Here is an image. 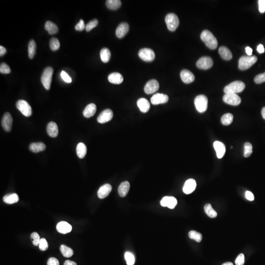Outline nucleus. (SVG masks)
Segmentation results:
<instances>
[{
	"mask_svg": "<svg viewBox=\"0 0 265 265\" xmlns=\"http://www.w3.org/2000/svg\"><path fill=\"white\" fill-rule=\"evenodd\" d=\"M201 40L211 49H215L218 47V41L212 32L208 30H204L200 36Z\"/></svg>",
	"mask_w": 265,
	"mask_h": 265,
	"instance_id": "f257e3e1",
	"label": "nucleus"
},
{
	"mask_svg": "<svg viewBox=\"0 0 265 265\" xmlns=\"http://www.w3.org/2000/svg\"><path fill=\"white\" fill-rule=\"evenodd\" d=\"M246 87L245 83L241 81H237L231 83L225 87L224 92L225 94L227 93H233L236 94L237 93H240L244 91Z\"/></svg>",
	"mask_w": 265,
	"mask_h": 265,
	"instance_id": "f03ea898",
	"label": "nucleus"
},
{
	"mask_svg": "<svg viewBox=\"0 0 265 265\" xmlns=\"http://www.w3.org/2000/svg\"><path fill=\"white\" fill-rule=\"evenodd\" d=\"M257 61V57L255 56H242L239 59V69L241 70L249 69L256 63Z\"/></svg>",
	"mask_w": 265,
	"mask_h": 265,
	"instance_id": "7ed1b4c3",
	"label": "nucleus"
},
{
	"mask_svg": "<svg viewBox=\"0 0 265 265\" xmlns=\"http://www.w3.org/2000/svg\"><path fill=\"white\" fill-rule=\"evenodd\" d=\"M53 72L52 67H47L44 69L42 74L41 81L44 88L47 90L50 89Z\"/></svg>",
	"mask_w": 265,
	"mask_h": 265,
	"instance_id": "20e7f679",
	"label": "nucleus"
},
{
	"mask_svg": "<svg viewBox=\"0 0 265 265\" xmlns=\"http://www.w3.org/2000/svg\"><path fill=\"white\" fill-rule=\"evenodd\" d=\"M194 102L197 111L200 113H204L207 110L208 100L205 95H198L195 97Z\"/></svg>",
	"mask_w": 265,
	"mask_h": 265,
	"instance_id": "39448f33",
	"label": "nucleus"
},
{
	"mask_svg": "<svg viewBox=\"0 0 265 265\" xmlns=\"http://www.w3.org/2000/svg\"><path fill=\"white\" fill-rule=\"evenodd\" d=\"M165 21L168 29L172 32L175 31L179 24L178 17L173 13H169L166 15Z\"/></svg>",
	"mask_w": 265,
	"mask_h": 265,
	"instance_id": "423d86ee",
	"label": "nucleus"
},
{
	"mask_svg": "<svg viewBox=\"0 0 265 265\" xmlns=\"http://www.w3.org/2000/svg\"><path fill=\"white\" fill-rule=\"evenodd\" d=\"M17 109L24 116L29 117L32 114V109L31 106L26 101L24 100H18L16 104Z\"/></svg>",
	"mask_w": 265,
	"mask_h": 265,
	"instance_id": "0eeeda50",
	"label": "nucleus"
},
{
	"mask_svg": "<svg viewBox=\"0 0 265 265\" xmlns=\"http://www.w3.org/2000/svg\"><path fill=\"white\" fill-rule=\"evenodd\" d=\"M139 56L142 60L145 62H151L154 60L155 54L152 49L143 48L139 52Z\"/></svg>",
	"mask_w": 265,
	"mask_h": 265,
	"instance_id": "6e6552de",
	"label": "nucleus"
},
{
	"mask_svg": "<svg viewBox=\"0 0 265 265\" xmlns=\"http://www.w3.org/2000/svg\"><path fill=\"white\" fill-rule=\"evenodd\" d=\"M223 100L225 103L232 106H238L241 102V99L237 94L233 93L225 94L223 97Z\"/></svg>",
	"mask_w": 265,
	"mask_h": 265,
	"instance_id": "1a4fd4ad",
	"label": "nucleus"
},
{
	"mask_svg": "<svg viewBox=\"0 0 265 265\" xmlns=\"http://www.w3.org/2000/svg\"><path fill=\"white\" fill-rule=\"evenodd\" d=\"M213 65V60L209 57H201L196 62V66L200 69H209L211 67H212Z\"/></svg>",
	"mask_w": 265,
	"mask_h": 265,
	"instance_id": "9d476101",
	"label": "nucleus"
},
{
	"mask_svg": "<svg viewBox=\"0 0 265 265\" xmlns=\"http://www.w3.org/2000/svg\"><path fill=\"white\" fill-rule=\"evenodd\" d=\"M160 85L158 82L156 80H150L145 84L144 91L146 94H150L156 92L158 91Z\"/></svg>",
	"mask_w": 265,
	"mask_h": 265,
	"instance_id": "9b49d317",
	"label": "nucleus"
},
{
	"mask_svg": "<svg viewBox=\"0 0 265 265\" xmlns=\"http://www.w3.org/2000/svg\"><path fill=\"white\" fill-rule=\"evenodd\" d=\"M113 112L111 109H106L101 112L97 118V121L100 123L108 122L113 118Z\"/></svg>",
	"mask_w": 265,
	"mask_h": 265,
	"instance_id": "f8f14e48",
	"label": "nucleus"
},
{
	"mask_svg": "<svg viewBox=\"0 0 265 265\" xmlns=\"http://www.w3.org/2000/svg\"><path fill=\"white\" fill-rule=\"evenodd\" d=\"M13 119L9 113H6L3 115L2 120V126L6 132L11 131L12 128Z\"/></svg>",
	"mask_w": 265,
	"mask_h": 265,
	"instance_id": "ddd939ff",
	"label": "nucleus"
},
{
	"mask_svg": "<svg viewBox=\"0 0 265 265\" xmlns=\"http://www.w3.org/2000/svg\"><path fill=\"white\" fill-rule=\"evenodd\" d=\"M169 101V96L166 94L162 93H156L153 95L151 98V103L154 105H159L160 104H165Z\"/></svg>",
	"mask_w": 265,
	"mask_h": 265,
	"instance_id": "4468645a",
	"label": "nucleus"
},
{
	"mask_svg": "<svg viewBox=\"0 0 265 265\" xmlns=\"http://www.w3.org/2000/svg\"><path fill=\"white\" fill-rule=\"evenodd\" d=\"M177 204V200L173 196H165L160 201V205L163 207H167L169 209H174Z\"/></svg>",
	"mask_w": 265,
	"mask_h": 265,
	"instance_id": "2eb2a0df",
	"label": "nucleus"
},
{
	"mask_svg": "<svg viewBox=\"0 0 265 265\" xmlns=\"http://www.w3.org/2000/svg\"><path fill=\"white\" fill-rule=\"evenodd\" d=\"M129 30V24L126 22H122L118 26L115 31V34L118 38H122L127 33Z\"/></svg>",
	"mask_w": 265,
	"mask_h": 265,
	"instance_id": "dca6fc26",
	"label": "nucleus"
},
{
	"mask_svg": "<svg viewBox=\"0 0 265 265\" xmlns=\"http://www.w3.org/2000/svg\"><path fill=\"white\" fill-rule=\"evenodd\" d=\"M196 187V181L193 179H190L186 181L183 187V190L185 194H189L195 190Z\"/></svg>",
	"mask_w": 265,
	"mask_h": 265,
	"instance_id": "f3484780",
	"label": "nucleus"
},
{
	"mask_svg": "<svg viewBox=\"0 0 265 265\" xmlns=\"http://www.w3.org/2000/svg\"><path fill=\"white\" fill-rule=\"evenodd\" d=\"M180 77L183 82L190 83L194 82L195 79L194 75L189 70L184 69L180 73Z\"/></svg>",
	"mask_w": 265,
	"mask_h": 265,
	"instance_id": "a211bd4d",
	"label": "nucleus"
},
{
	"mask_svg": "<svg viewBox=\"0 0 265 265\" xmlns=\"http://www.w3.org/2000/svg\"><path fill=\"white\" fill-rule=\"evenodd\" d=\"M214 147L216 151V156L219 159L222 158L224 155L226 148L223 143L219 141H216L214 143Z\"/></svg>",
	"mask_w": 265,
	"mask_h": 265,
	"instance_id": "6ab92c4d",
	"label": "nucleus"
},
{
	"mask_svg": "<svg viewBox=\"0 0 265 265\" xmlns=\"http://www.w3.org/2000/svg\"><path fill=\"white\" fill-rule=\"evenodd\" d=\"M112 187L111 185L109 184L104 185L99 188L97 193L99 199H104L108 196L109 193L112 191Z\"/></svg>",
	"mask_w": 265,
	"mask_h": 265,
	"instance_id": "aec40b11",
	"label": "nucleus"
},
{
	"mask_svg": "<svg viewBox=\"0 0 265 265\" xmlns=\"http://www.w3.org/2000/svg\"><path fill=\"white\" fill-rule=\"evenodd\" d=\"M46 130L48 135L52 138H56L58 135V127L54 122H50L48 124Z\"/></svg>",
	"mask_w": 265,
	"mask_h": 265,
	"instance_id": "412c9836",
	"label": "nucleus"
},
{
	"mask_svg": "<svg viewBox=\"0 0 265 265\" xmlns=\"http://www.w3.org/2000/svg\"><path fill=\"white\" fill-rule=\"evenodd\" d=\"M57 229L59 233L65 234L71 231L72 226L68 222L61 221L57 225Z\"/></svg>",
	"mask_w": 265,
	"mask_h": 265,
	"instance_id": "4be33fe9",
	"label": "nucleus"
},
{
	"mask_svg": "<svg viewBox=\"0 0 265 265\" xmlns=\"http://www.w3.org/2000/svg\"><path fill=\"white\" fill-rule=\"evenodd\" d=\"M108 79L111 83L115 84H120L123 81L122 75L118 72L112 73L109 75Z\"/></svg>",
	"mask_w": 265,
	"mask_h": 265,
	"instance_id": "5701e85b",
	"label": "nucleus"
},
{
	"mask_svg": "<svg viewBox=\"0 0 265 265\" xmlns=\"http://www.w3.org/2000/svg\"><path fill=\"white\" fill-rule=\"evenodd\" d=\"M137 105L141 112L146 113L149 110L150 103L146 99L144 98H140L137 101Z\"/></svg>",
	"mask_w": 265,
	"mask_h": 265,
	"instance_id": "b1692460",
	"label": "nucleus"
},
{
	"mask_svg": "<svg viewBox=\"0 0 265 265\" xmlns=\"http://www.w3.org/2000/svg\"><path fill=\"white\" fill-rule=\"evenodd\" d=\"M96 110V106L94 104H89L83 110V116L86 118H91L95 114Z\"/></svg>",
	"mask_w": 265,
	"mask_h": 265,
	"instance_id": "393cba45",
	"label": "nucleus"
},
{
	"mask_svg": "<svg viewBox=\"0 0 265 265\" xmlns=\"http://www.w3.org/2000/svg\"><path fill=\"white\" fill-rule=\"evenodd\" d=\"M130 187V185L128 181H125L121 183L118 189L119 196L122 197L126 196L128 193Z\"/></svg>",
	"mask_w": 265,
	"mask_h": 265,
	"instance_id": "a878e982",
	"label": "nucleus"
},
{
	"mask_svg": "<svg viewBox=\"0 0 265 265\" xmlns=\"http://www.w3.org/2000/svg\"><path fill=\"white\" fill-rule=\"evenodd\" d=\"M219 53L224 60L229 61L232 58V53L226 47H220L219 49Z\"/></svg>",
	"mask_w": 265,
	"mask_h": 265,
	"instance_id": "bb28decb",
	"label": "nucleus"
},
{
	"mask_svg": "<svg viewBox=\"0 0 265 265\" xmlns=\"http://www.w3.org/2000/svg\"><path fill=\"white\" fill-rule=\"evenodd\" d=\"M29 149L33 153H38L45 150V144L41 142L32 143L29 146Z\"/></svg>",
	"mask_w": 265,
	"mask_h": 265,
	"instance_id": "cd10ccee",
	"label": "nucleus"
},
{
	"mask_svg": "<svg viewBox=\"0 0 265 265\" xmlns=\"http://www.w3.org/2000/svg\"><path fill=\"white\" fill-rule=\"evenodd\" d=\"M76 151L79 158L80 159H83L86 156L87 154V146L83 143H79L76 147Z\"/></svg>",
	"mask_w": 265,
	"mask_h": 265,
	"instance_id": "c85d7f7f",
	"label": "nucleus"
},
{
	"mask_svg": "<svg viewBox=\"0 0 265 265\" xmlns=\"http://www.w3.org/2000/svg\"><path fill=\"white\" fill-rule=\"evenodd\" d=\"M45 29L50 35H53L57 33L58 31L57 26L50 21H48L46 22L45 24Z\"/></svg>",
	"mask_w": 265,
	"mask_h": 265,
	"instance_id": "c756f323",
	"label": "nucleus"
},
{
	"mask_svg": "<svg viewBox=\"0 0 265 265\" xmlns=\"http://www.w3.org/2000/svg\"><path fill=\"white\" fill-rule=\"evenodd\" d=\"M4 202L8 204L15 203L19 201V196L16 194H8L3 198Z\"/></svg>",
	"mask_w": 265,
	"mask_h": 265,
	"instance_id": "7c9ffc66",
	"label": "nucleus"
},
{
	"mask_svg": "<svg viewBox=\"0 0 265 265\" xmlns=\"http://www.w3.org/2000/svg\"><path fill=\"white\" fill-rule=\"evenodd\" d=\"M111 52L107 48H104L100 51V58L101 60L104 63L109 62L111 58Z\"/></svg>",
	"mask_w": 265,
	"mask_h": 265,
	"instance_id": "2f4dec72",
	"label": "nucleus"
},
{
	"mask_svg": "<svg viewBox=\"0 0 265 265\" xmlns=\"http://www.w3.org/2000/svg\"><path fill=\"white\" fill-rule=\"evenodd\" d=\"M106 6L109 10H118L121 5V1L119 0H107L106 2Z\"/></svg>",
	"mask_w": 265,
	"mask_h": 265,
	"instance_id": "473e14b6",
	"label": "nucleus"
},
{
	"mask_svg": "<svg viewBox=\"0 0 265 265\" xmlns=\"http://www.w3.org/2000/svg\"><path fill=\"white\" fill-rule=\"evenodd\" d=\"M36 43L35 41L31 40L29 42L28 45V55L29 58L32 59L35 57L36 52Z\"/></svg>",
	"mask_w": 265,
	"mask_h": 265,
	"instance_id": "72a5a7b5",
	"label": "nucleus"
},
{
	"mask_svg": "<svg viewBox=\"0 0 265 265\" xmlns=\"http://www.w3.org/2000/svg\"><path fill=\"white\" fill-rule=\"evenodd\" d=\"M60 250L63 256L66 258L71 257L74 254L73 250L66 245H62L60 247Z\"/></svg>",
	"mask_w": 265,
	"mask_h": 265,
	"instance_id": "f704fd0d",
	"label": "nucleus"
},
{
	"mask_svg": "<svg viewBox=\"0 0 265 265\" xmlns=\"http://www.w3.org/2000/svg\"><path fill=\"white\" fill-rule=\"evenodd\" d=\"M204 210L206 214L210 218H215L217 216V213L215 210L212 208V206L210 204H206L204 206Z\"/></svg>",
	"mask_w": 265,
	"mask_h": 265,
	"instance_id": "c9c22d12",
	"label": "nucleus"
},
{
	"mask_svg": "<svg viewBox=\"0 0 265 265\" xmlns=\"http://www.w3.org/2000/svg\"><path fill=\"white\" fill-rule=\"evenodd\" d=\"M233 120V115L231 113H226L221 117V123L224 125H229L232 123Z\"/></svg>",
	"mask_w": 265,
	"mask_h": 265,
	"instance_id": "e433bc0d",
	"label": "nucleus"
},
{
	"mask_svg": "<svg viewBox=\"0 0 265 265\" xmlns=\"http://www.w3.org/2000/svg\"><path fill=\"white\" fill-rule=\"evenodd\" d=\"M50 48L53 51L58 50L60 47V41L56 37H53L50 41Z\"/></svg>",
	"mask_w": 265,
	"mask_h": 265,
	"instance_id": "4c0bfd02",
	"label": "nucleus"
},
{
	"mask_svg": "<svg viewBox=\"0 0 265 265\" xmlns=\"http://www.w3.org/2000/svg\"><path fill=\"white\" fill-rule=\"evenodd\" d=\"M189 236L190 239L196 241L197 242H200L202 241V236L201 233L196 232L195 231H190L189 233Z\"/></svg>",
	"mask_w": 265,
	"mask_h": 265,
	"instance_id": "58836bf2",
	"label": "nucleus"
},
{
	"mask_svg": "<svg viewBox=\"0 0 265 265\" xmlns=\"http://www.w3.org/2000/svg\"><path fill=\"white\" fill-rule=\"evenodd\" d=\"M244 157L248 158L252 153V145L250 143H246L244 145Z\"/></svg>",
	"mask_w": 265,
	"mask_h": 265,
	"instance_id": "ea45409f",
	"label": "nucleus"
},
{
	"mask_svg": "<svg viewBox=\"0 0 265 265\" xmlns=\"http://www.w3.org/2000/svg\"><path fill=\"white\" fill-rule=\"evenodd\" d=\"M125 259L127 265H134L135 262L134 256L131 252H126L125 254Z\"/></svg>",
	"mask_w": 265,
	"mask_h": 265,
	"instance_id": "a19ab883",
	"label": "nucleus"
},
{
	"mask_svg": "<svg viewBox=\"0 0 265 265\" xmlns=\"http://www.w3.org/2000/svg\"><path fill=\"white\" fill-rule=\"evenodd\" d=\"M98 24V21L97 19H93L92 20L89 21L86 25V31L87 32L91 31L92 29L96 27L97 26Z\"/></svg>",
	"mask_w": 265,
	"mask_h": 265,
	"instance_id": "79ce46f5",
	"label": "nucleus"
},
{
	"mask_svg": "<svg viewBox=\"0 0 265 265\" xmlns=\"http://www.w3.org/2000/svg\"><path fill=\"white\" fill-rule=\"evenodd\" d=\"M31 240L32 241V244L35 246H37L39 245V241L41 238L38 233L36 232H33L31 235Z\"/></svg>",
	"mask_w": 265,
	"mask_h": 265,
	"instance_id": "37998d69",
	"label": "nucleus"
},
{
	"mask_svg": "<svg viewBox=\"0 0 265 265\" xmlns=\"http://www.w3.org/2000/svg\"><path fill=\"white\" fill-rule=\"evenodd\" d=\"M11 72V68L6 63H2L0 66V72L2 74H9Z\"/></svg>",
	"mask_w": 265,
	"mask_h": 265,
	"instance_id": "c03bdc74",
	"label": "nucleus"
},
{
	"mask_svg": "<svg viewBox=\"0 0 265 265\" xmlns=\"http://www.w3.org/2000/svg\"><path fill=\"white\" fill-rule=\"evenodd\" d=\"M38 246H39V249L41 250H46L48 248V244L47 241L46 240V239H44V238L41 239L40 241H39Z\"/></svg>",
	"mask_w": 265,
	"mask_h": 265,
	"instance_id": "a18cd8bd",
	"label": "nucleus"
},
{
	"mask_svg": "<svg viewBox=\"0 0 265 265\" xmlns=\"http://www.w3.org/2000/svg\"><path fill=\"white\" fill-rule=\"evenodd\" d=\"M254 82L256 83H261L265 82V72L259 74L256 76Z\"/></svg>",
	"mask_w": 265,
	"mask_h": 265,
	"instance_id": "49530a36",
	"label": "nucleus"
},
{
	"mask_svg": "<svg viewBox=\"0 0 265 265\" xmlns=\"http://www.w3.org/2000/svg\"><path fill=\"white\" fill-rule=\"evenodd\" d=\"M86 25L84 24V21L81 19L79 22L75 26V30L76 31H82L84 29H86Z\"/></svg>",
	"mask_w": 265,
	"mask_h": 265,
	"instance_id": "de8ad7c7",
	"label": "nucleus"
},
{
	"mask_svg": "<svg viewBox=\"0 0 265 265\" xmlns=\"http://www.w3.org/2000/svg\"><path fill=\"white\" fill-rule=\"evenodd\" d=\"M61 77L63 79L64 82H66L67 83H71V78L69 77V75L66 72L64 71H62V72H61Z\"/></svg>",
	"mask_w": 265,
	"mask_h": 265,
	"instance_id": "09e8293b",
	"label": "nucleus"
},
{
	"mask_svg": "<svg viewBox=\"0 0 265 265\" xmlns=\"http://www.w3.org/2000/svg\"><path fill=\"white\" fill-rule=\"evenodd\" d=\"M245 263V256L243 254L239 255L236 259L235 263L236 265H244Z\"/></svg>",
	"mask_w": 265,
	"mask_h": 265,
	"instance_id": "8fccbe9b",
	"label": "nucleus"
},
{
	"mask_svg": "<svg viewBox=\"0 0 265 265\" xmlns=\"http://www.w3.org/2000/svg\"><path fill=\"white\" fill-rule=\"evenodd\" d=\"M259 5V11L261 13L265 12V0H259L258 1Z\"/></svg>",
	"mask_w": 265,
	"mask_h": 265,
	"instance_id": "3c124183",
	"label": "nucleus"
},
{
	"mask_svg": "<svg viewBox=\"0 0 265 265\" xmlns=\"http://www.w3.org/2000/svg\"><path fill=\"white\" fill-rule=\"evenodd\" d=\"M48 265H59V262L57 259L54 257H51L48 259L47 262Z\"/></svg>",
	"mask_w": 265,
	"mask_h": 265,
	"instance_id": "603ef678",
	"label": "nucleus"
},
{
	"mask_svg": "<svg viewBox=\"0 0 265 265\" xmlns=\"http://www.w3.org/2000/svg\"><path fill=\"white\" fill-rule=\"evenodd\" d=\"M245 195L246 199L249 200V201H253L254 199V196L251 191H246L245 194Z\"/></svg>",
	"mask_w": 265,
	"mask_h": 265,
	"instance_id": "864d4df0",
	"label": "nucleus"
},
{
	"mask_svg": "<svg viewBox=\"0 0 265 265\" xmlns=\"http://www.w3.org/2000/svg\"><path fill=\"white\" fill-rule=\"evenodd\" d=\"M6 53V49L2 46H0V56L2 57V56H4Z\"/></svg>",
	"mask_w": 265,
	"mask_h": 265,
	"instance_id": "5fc2aeb1",
	"label": "nucleus"
},
{
	"mask_svg": "<svg viewBox=\"0 0 265 265\" xmlns=\"http://www.w3.org/2000/svg\"><path fill=\"white\" fill-rule=\"evenodd\" d=\"M257 51L259 53H263L265 52V49H264V46H263V45H262V44H260L259 45L257 46Z\"/></svg>",
	"mask_w": 265,
	"mask_h": 265,
	"instance_id": "6e6d98bb",
	"label": "nucleus"
},
{
	"mask_svg": "<svg viewBox=\"0 0 265 265\" xmlns=\"http://www.w3.org/2000/svg\"><path fill=\"white\" fill-rule=\"evenodd\" d=\"M246 53H247V55L249 56H251L252 53V49L250 48V47H247L246 48Z\"/></svg>",
	"mask_w": 265,
	"mask_h": 265,
	"instance_id": "4d7b16f0",
	"label": "nucleus"
},
{
	"mask_svg": "<svg viewBox=\"0 0 265 265\" xmlns=\"http://www.w3.org/2000/svg\"><path fill=\"white\" fill-rule=\"evenodd\" d=\"M64 265H77V264L75 263V262L70 260H66L64 262Z\"/></svg>",
	"mask_w": 265,
	"mask_h": 265,
	"instance_id": "13d9d810",
	"label": "nucleus"
},
{
	"mask_svg": "<svg viewBox=\"0 0 265 265\" xmlns=\"http://www.w3.org/2000/svg\"><path fill=\"white\" fill-rule=\"evenodd\" d=\"M261 113L262 117L264 119H265V107H264L262 109Z\"/></svg>",
	"mask_w": 265,
	"mask_h": 265,
	"instance_id": "bf43d9fd",
	"label": "nucleus"
},
{
	"mask_svg": "<svg viewBox=\"0 0 265 265\" xmlns=\"http://www.w3.org/2000/svg\"><path fill=\"white\" fill-rule=\"evenodd\" d=\"M222 265H233V264L231 262H226V263L222 264Z\"/></svg>",
	"mask_w": 265,
	"mask_h": 265,
	"instance_id": "052dcab7",
	"label": "nucleus"
}]
</instances>
